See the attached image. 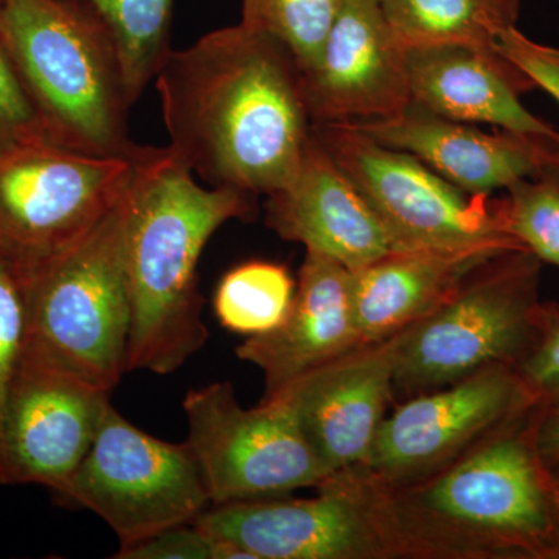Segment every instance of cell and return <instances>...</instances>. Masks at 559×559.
Instances as JSON below:
<instances>
[{"label": "cell", "instance_id": "d4e9b609", "mask_svg": "<svg viewBox=\"0 0 559 559\" xmlns=\"http://www.w3.org/2000/svg\"><path fill=\"white\" fill-rule=\"evenodd\" d=\"M506 204L510 234L538 260L559 267V167L509 187Z\"/></svg>", "mask_w": 559, "mask_h": 559}, {"label": "cell", "instance_id": "9a60e30c", "mask_svg": "<svg viewBox=\"0 0 559 559\" xmlns=\"http://www.w3.org/2000/svg\"><path fill=\"white\" fill-rule=\"evenodd\" d=\"M110 393L22 355L5 415L9 484L60 492L86 459Z\"/></svg>", "mask_w": 559, "mask_h": 559}, {"label": "cell", "instance_id": "2e32d148", "mask_svg": "<svg viewBox=\"0 0 559 559\" xmlns=\"http://www.w3.org/2000/svg\"><path fill=\"white\" fill-rule=\"evenodd\" d=\"M347 124L381 145L412 154L468 194H491L559 167V140L522 138L509 131L488 134L414 103L390 119Z\"/></svg>", "mask_w": 559, "mask_h": 559}, {"label": "cell", "instance_id": "4316f807", "mask_svg": "<svg viewBox=\"0 0 559 559\" xmlns=\"http://www.w3.org/2000/svg\"><path fill=\"white\" fill-rule=\"evenodd\" d=\"M116 559H250L240 547L215 538L197 524L178 525L132 546L120 547Z\"/></svg>", "mask_w": 559, "mask_h": 559}, {"label": "cell", "instance_id": "7c38bea8", "mask_svg": "<svg viewBox=\"0 0 559 559\" xmlns=\"http://www.w3.org/2000/svg\"><path fill=\"white\" fill-rule=\"evenodd\" d=\"M532 400L507 366L418 393L385 417L366 466L355 473L384 488L423 479L495 433Z\"/></svg>", "mask_w": 559, "mask_h": 559}, {"label": "cell", "instance_id": "3957f363", "mask_svg": "<svg viewBox=\"0 0 559 559\" xmlns=\"http://www.w3.org/2000/svg\"><path fill=\"white\" fill-rule=\"evenodd\" d=\"M543 466L533 444L491 433L423 479L378 485L401 557L487 558L555 539Z\"/></svg>", "mask_w": 559, "mask_h": 559}, {"label": "cell", "instance_id": "277c9868", "mask_svg": "<svg viewBox=\"0 0 559 559\" xmlns=\"http://www.w3.org/2000/svg\"><path fill=\"white\" fill-rule=\"evenodd\" d=\"M0 33L51 145L138 160L132 103L112 36L76 0H0Z\"/></svg>", "mask_w": 559, "mask_h": 559}, {"label": "cell", "instance_id": "44dd1931", "mask_svg": "<svg viewBox=\"0 0 559 559\" xmlns=\"http://www.w3.org/2000/svg\"><path fill=\"white\" fill-rule=\"evenodd\" d=\"M380 5L406 47L463 46L495 55L520 14V0H380Z\"/></svg>", "mask_w": 559, "mask_h": 559}, {"label": "cell", "instance_id": "52a82bcc", "mask_svg": "<svg viewBox=\"0 0 559 559\" xmlns=\"http://www.w3.org/2000/svg\"><path fill=\"white\" fill-rule=\"evenodd\" d=\"M536 259L522 249L489 260L439 308L404 330L395 389L418 395L507 366L535 322Z\"/></svg>", "mask_w": 559, "mask_h": 559}, {"label": "cell", "instance_id": "ba28073f", "mask_svg": "<svg viewBox=\"0 0 559 559\" xmlns=\"http://www.w3.org/2000/svg\"><path fill=\"white\" fill-rule=\"evenodd\" d=\"M182 407L212 506L318 489L333 477L282 395L245 409L219 381L190 390Z\"/></svg>", "mask_w": 559, "mask_h": 559}, {"label": "cell", "instance_id": "603a6c76", "mask_svg": "<svg viewBox=\"0 0 559 559\" xmlns=\"http://www.w3.org/2000/svg\"><path fill=\"white\" fill-rule=\"evenodd\" d=\"M294 293L296 285L285 266L249 261L221 278L213 308L223 329L241 336H261L285 320Z\"/></svg>", "mask_w": 559, "mask_h": 559}, {"label": "cell", "instance_id": "f1b7e54d", "mask_svg": "<svg viewBox=\"0 0 559 559\" xmlns=\"http://www.w3.org/2000/svg\"><path fill=\"white\" fill-rule=\"evenodd\" d=\"M500 53L559 103V50L533 43L516 27L502 36Z\"/></svg>", "mask_w": 559, "mask_h": 559}, {"label": "cell", "instance_id": "ffe728a7", "mask_svg": "<svg viewBox=\"0 0 559 559\" xmlns=\"http://www.w3.org/2000/svg\"><path fill=\"white\" fill-rule=\"evenodd\" d=\"M507 252L511 250H400L353 271L360 345L389 340L415 325L469 274Z\"/></svg>", "mask_w": 559, "mask_h": 559}, {"label": "cell", "instance_id": "e0dca14e", "mask_svg": "<svg viewBox=\"0 0 559 559\" xmlns=\"http://www.w3.org/2000/svg\"><path fill=\"white\" fill-rule=\"evenodd\" d=\"M266 198L267 227L282 240L300 242L349 271L393 252L373 210L312 130L294 178Z\"/></svg>", "mask_w": 559, "mask_h": 559}, {"label": "cell", "instance_id": "4fadbf2b", "mask_svg": "<svg viewBox=\"0 0 559 559\" xmlns=\"http://www.w3.org/2000/svg\"><path fill=\"white\" fill-rule=\"evenodd\" d=\"M406 50L380 0H344L318 60L301 72L312 124L384 120L411 105Z\"/></svg>", "mask_w": 559, "mask_h": 559}, {"label": "cell", "instance_id": "9c48e42d", "mask_svg": "<svg viewBox=\"0 0 559 559\" xmlns=\"http://www.w3.org/2000/svg\"><path fill=\"white\" fill-rule=\"evenodd\" d=\"M58 495L91 510L120 547L190 524L212 507L189 443H168L109 404L91 451Z\"/></svg>", "mask_w": 559, "mask_h": 559}, {"label": "cell", "instance_id": "30bf717a", "mask_svg": "<svg viewBox=\"0 0 559 559\" xmlns=\"http://www.w3.org/2000/svg\"><path fill=\"white\" fill-rule=\"evenodd\" d=\"M140 159L47 142L0 151V252L27 274L53 259L119 204Z\"/></svg>", "mask_w": 559, "mask_h": 559}, {"label": "cell", "instance_id": "d6a6232c", "mask_svg": "<svg viewBox=\"0 0 559 559\" xmlns=\"http://www.w3.org/2000/svg\"><path fill=\"white\" fill-rule=\"evenodd\" d=\"M555 479L559 481V473L557 474V476H555Z\"/></svg>", "mask_w": 559, "mask_h": 559}, {"label": "cell", "instance_id": "4dcf8cb0", "mask_svg": "<svg viewBox=\"0 0 559 559\" xmlns=\"http://www.w3.org/2000/svg\"><path fill=\"white\" fill-rule=\"evenodd\" d=\"M533 447L546 468L559 465V407L540 423Z\"/></svg>", "mask_w": 559, "mask_h": 559}, {"label": "cell", "instance_id": "484cf974", "mask_svg": "<svg viewBox=\"0 0 559 559\" xmlns=\"http://www.w3.org/2000/svg\"><path fill=\"white\" fill-rule=\"evenodd\" d=\"M27 271L0 252V485H10L5 415L27 337Z\"/></svg>", "mask_w": 559, "mask_h": 559}, {"label": "cell", "instance_id": "83f0119b", "mask_svg": "<svg viewBox=\"0 0 559 559\" xmlns=\"http://www.w3.org/2000/svg\"><path fill=\"white\" fill-rule=\"evenodd\" d=\"M33 142L46 135L0 33V151Z\"/></svg>", "mask_w": 559, "mask_h": 559}, {"label": "cell", "instance_id": "1f68e13d", "mask_svg": "<svg viewBox=\"0 0 559 559\" xmlns=\"http://www.w3.org/2000/svg\"><path fill=\"white\" fill-rule=\"evenodd\" d=\"M549 492L551 510H554L555 540H557L559 546V481L555 477L549 479Z\"/></svg>", "mask_w": 559, "mask_h": 559}, {"label": "cell", "instance_id": "7402d4cb", "mask_svg": "<svg viewBox=\"0 0 559 559\" xmlns=\"http://www.w3.org/2000/svg\"><path fill=\"white\" fill-rule=\"evenodd\" d=\"M90 7L116 44L132 106L171 51L175 0H76Z\"/></svg>", "mask_w": 559, "mask_h": 559}, {"label": "cell", "instance_id": "7a4b0ae2", "mask_svg": "<svg viewBox=\"0 0 559 559\" xmlns=\"http://www.w3.org/2000/svg\"><path fill=\"white\" fill-rule=\"evenodd\" d=\"M252 213L253 194L205 189L167 146H150L123 197L127 371L173 373L204 347L210 334L198 280L202 250L221 226Z\"/></svg>", "mask_w": 559, "mask_h": 559}, {"label": "cell", "instance_id": "6da1fadb", "mask_svg": "<svg viewBox=\"0 0 559 559\" xmlns=\"http://www.w3.org/2000/svg\"><path fill=\"white\" fill-rule=\"evenodd\" d=\"M176 160L210 187L283 189L311 138L301 70L280 40L241 22L171 50L156 79Z\"/></svg>", "mask_w": 559, "mask_h": 559}, {"label": "cell", "instance_id": "d6986e66", "mask_svg": "<svg viewBox=\"0 0 559 559\" xmlns=\"http://www.w3.org/2000/svg\"><path fill=\"white\" fill-rule=\"evenodd\" d=\"M411 103L443 119L487 123L522 138L559 140L520 100L533 81L502 55L463 46L407 47Z\"/></svg>", "mask_w": 559, "mask_h": 559}, {"label": "cell", "instance_id": "8fae6325", "mask_svg": "<svg viewBox=\"0 0 559 559\" xmlns=\"http://www.w3.org/2000/svg\"><path fill=\"white\" fill-rule=\"evenodd\" d=\"M318 489L308 499L212 506L193 524L240 547L250 559L401 558L378 485L344 473Z\"/></svg>", "mask_w": 559, "mask_h": 559}, {"label": "cell", "instance_id": "ac0fdd59", "mask_svg": "<svg viewBox=\"0 0 559 559\" xmlns=\"http://www.w3.org/2000/svg\"><path fill=\"white\" fill-rule=\"evenodd\" d=\"M359 345L353 271L307 250L288 316L277 329L238 345L237 356L263 371L270 396Z\"/></svg>", "mask_w": 559, "mask_h": 559}, {"label": "cell", "instance_id": "5b68a950", "mask_svg": "<svg viewBox=\"0 0 559 559\" xmlns=\"http://www.w3.org/2000/svg\"><path fill=\"white\" fill-rule=\"evenodd\" d=\"M27 297L24 356L112 392L127 371L131 331L123 198L83 238L28 272Z\"/></svg>", "mask_w": 559, "mask_h": 559}, {"label": "cell", "instance_id": "f546056e", "mask_svg": "<svg viewBox=\"0 0 559 559\" xmlns=\"http://www.w3.org/2000/svg\"><path fill=\"white\" fill-rule=\"evenodd\" d=\"M540 318L543 337L522 364L520 373L533 399L559 393V312L540 311Z\"/></svg>", "mask_w": 559, "mask_h": 559}, {"label": "cell", "instance_id": "5bb4252c", "mask_svg": "<svg viewBox=\"0 0 559 559\" xmlns=\"http://www.w3.org/2000/svg\"><path fill=\"white\" fill-rule=\"evenodd\" d=\"M401 340L403 331L359 345L272 393L288 401L333 476L362 469L370 457L395 389Z\"/></svg>", "mask_w": 559, "mask_h": 559}, {"label": "cell", "instance_id": "cb8c5ba5", "mask_svg": "<svg viewBox=\"0 0 559 559\" xmlns=\"http://www.w3.org/2000/svg\"><path fill=\"white\" fill-rule=\"evenodd\" d=\"M344 0H242L241 24L280 40L301 72L318 60Z\"/></svg>", "mask_w": 559, "mask_h": 559}, {"label": "cell", "instance_id": "8992f818", "mask_svg": "<svg viewBox=\"0 0 559 559\" xmlns=\"http://www.w3.org/2000/svg\"><path fill=\"white\" fill-rule=\"evenodd\" d=\"M311 130L373 210L393 252L525 249L510 234L503 201L465 193L412 154L381 145L347 123Z\"/></svg>", "mask_w": 559, "mask_h": 559}]
</instances>
